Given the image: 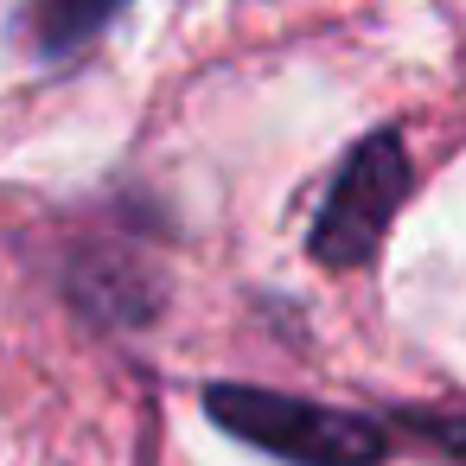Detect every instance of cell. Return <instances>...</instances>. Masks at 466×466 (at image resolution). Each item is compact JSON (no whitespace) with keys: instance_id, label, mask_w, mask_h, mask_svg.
<instances>
[{"instance_id":"obj_1","label":"cell","mask_w":466,"mask_h":466,"mask_svg":"<svg viewBox=\"0 0 466 466\" xmlns=\"http://www.w3.org/2000/svg\"><path fill=\"white\" fill-rule=\"evenodd\" d=\"M205 409L224 434L288 460V466H377L390 453V434L351 409H326V402H300V396H275V390H249V383H218L205 390Z\"/></svg>"},{"instance_id":"obj_2","label":"cell","mask_w":466,"mask_h":466,"mask_svg":"<svg viewBox=\"0 0 466 466\" xmlns=\"http://www.w3.org/2000/svg\"><path fill=\"white\" fill-rule=\"evenodd\" d=\"M409 192V154L396 135H370L351 147V160L339 167L332 192H326V211L313 224V256L326 268H358L377 256L396 205Z\"/></svg>"},{"instance_id":"obj_3","label":"cell","mask_w":466,"mask_h":466,"mask_svg":"<svg viewBox=\"0 0 466 466\" xmlns=\"http://www.w3.org/2000/svg\"><path fill=\"white\" fill-rule=\"evenodd\" d=\"M122 14V0H26V33L39 52H77Z\"/></svg>"},{"instance_id":"obj_4","label":"cell","mask_w":466,"mask_h":466,"mask_svg":"<svg viewBox=\"0 0 466 466\" xmlns=\"http://www.w3.org/2000/svg\"><path fill=\"white\" fill-rule=\"evenodd\" d=\"M428 434H434V441H441L447 453H466V421H434Z\"/></svg>"}]
</instances>
